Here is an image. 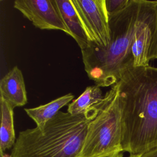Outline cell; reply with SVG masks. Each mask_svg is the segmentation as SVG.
Returning a JSON list of instances; mask_svg holds the SVG:
<instances>
[{
	"label": "cell",
	"instance_id": "4fadbf2b",
	"mask_svg": "<svg viewBox=\"0 0 157 157\" xmlns=\"http://www.w3.org/2000/svg\"><path fill=\"white\" fill-rule=\"evenodd\" d=\"M129 0H105L107 11L109 17L118 13L128 4Z\"/></svg>",
	"mask_w": 157,
	"mask_h": 157
},
{
	"label": "cell",
	"instance_id": "52a82bcc",
	"mask_svg": "<svg viewBox=\"0 0 157 157\" xmlns=\"http://www.w3.org/2000/svg\"><path fill=\"white\" fill-rule=\"evenodd\" d=\"M13 7L36 28L60 30L70 36L55 0H16Z\"/></svg>",
	"mask_w": 157,
	"mask_h": 157
},
{
	"label": "cell",
	"instance_id": "277c9868",
	"mask_svg": "<svg viewBox=\"0 0 157 157\" xmlns=\"http://www.w3.org/2000/svg\"><path fill=\"white\" fill-rule=\"evenodd\" d=\"M121 117L117 82L106 92L90 121L80 157H107L123 152Z\"/></svg>",
	"mask_w": 157,
	"mask_h": 157
},
{
	"label": "cell",
	"instance_id": "2e32d148",
	"mask_svg": "<svg viewBox=\"0 0 157 157\" xmlns=\"http://www.w3.org/2000/svg\"><path fill=\"white\" fill-rule=\"evenodd\" d=\"M1 157H11L10 155H8L7 154L5 153V152H1V155H0Z\"/></svg>",
	"mask_w": 157,
	"mask_h": 157
},
{
	"label": "cell",
	"instance_id": "3957f363",
	"mask_svg": "<svg viewBox=\"0 0 157 157\" xmlns=\"http://www.w3.org/2000/svg\"><path fill=\"white\" fill-rule=\"evenodd\" d=\"M90 120L59 111L42 129L19 132L11 157H80Z\"/></svg>",
	"mask_w": 157,
	"mask_h": 157
},
{
	"label": "cell",
	"instance_id": "8992f818",
	"mask_svg": "<svg viewBox=\"0 0 157 157\" xmlns=\"http://www.w3.org/2000/svg\"><path fill=\"white\" fill-rule=\"evenodd\" d=\"M89 44L107 47L110 40L105 0H71Z\"/></svg>",
	"mask_w": 157,
	"mask_h": 157
},
{
	"label": "cell",
	"instance_id": "ba28073f",
	"mask_svg": "<svg viewBox=\"0 0 157 157\" xmlns=\"http://www.w3.org/2000/svg\"><path fill=\"white\" fill-rule=\"evenodd\" d=\"M1 98L13 109L27 103L26 90L21 71L14 66L0 80Z\"/></svg>",
	"mask_w": 157,
	"mask_h": 157
},
{
	"label": "cell",
	"instance_id": "9c48e42d",
	"mask_svg": "<svg viewBox=\"0 0 157 157\" xmlns=\"http://www.w3.org/2000/svg\"><path fill=\"white\" fill-rule=\"evenodd\" d=\"M70 36L77 42L81 50L86 48L89 41L71 0H55Z\"/></svg>",
	"mask_w": 157,
	"mask_h": 157
},
{
	"label": "cell",
	"instance_id": "e0dca14e",
	"mask_svg": "<svg viewBox=\"0 0 157 157\" xmlns=\"http://www.w3.org/2000/svg\"><path fill=\"white\" fill-rule=\"evenodd\" d=\"M128 157H140L139 155H129Z\"/></svg>",
	"mask_w": 157,
	"mask_h": 157
},
{
	"label": "cell",
	"instance_id": "9a60e30c",
	"mask_svg": "<svg viewBox=\"0 0 157 157\" xmlns=\"http://www.w3.org/2000/svg\"><path fill=\"white\" fill-rule=\"evenodd\" d=\"M107 157H123V155L122 152L121 153H117L113 154Z\"/></svg>",
	"mask_w": 157,
	"mask_h": 157
},
{
	"label": "cell",
	"instance_id": "7c38bea8",
	"mask_svg": "<svg viewBox=\"0 0 157 157\" xmlns=\"http://www.w3.org/2000/svg\"><path fill=\"white\" fill-rule=\"evenodd\" d=\"M101 87L95 85L87 86L85 91L68 105L67 112L73 115H85L103 99Z\"/></svg>",
	"mask_w": 157,
	"mask_h": 157
},
{
	"label": "cell",
	"instance_id": "7a4b0ae2",
	"mask_svg": "<svg viewBox=\"0 0 157 157\" xmlns=\"http://www.w3.org/2000/svg\"><path fill=\"white\" fill-rule=\"evenodd\" d=\"M139 3L140 0H129L124 9L109 17L110 40L107 47L90 43L81 50L85 71L95 85L112 86L124 70L133 66L131 46Z\"/></svg>",
	"mask_w": 157,
	"mask_h": 157
},
{
	"label": "cell",
	"instance_id": "6da1fadb",
	"mask_svg": "<svg viewBox=\"0 0 157 157\" xmlns=\"http://www.w3.org/2000/svg\"><path fill=\"white\" fill-rule=\"evenodd\" d=\"M117 83L123 152L140 156L157 147V67L131 66Z\"/></svg>",
	"mask_w": 157,
	"mask_h": 157
},
{
	"label": "cell",
	"instance_id": "5b68a950",
	"mask_svg": "<svg viewBox=\"0 0 157 157\" xmlns=\"http://www.w3.org/2000/svg\"><path fill=\"white\" fill-rule=\"evenodd\" d=\"M131 53L133 67L148 66L157 59V1L140 0Z\"/></svg>",
	"mask_w": 157,
	"mask_h": 157
},
{
	"label": "cell",
	"instance_id": "8fae6325",
	"mask_svg": "<svg viewBox=\"0 0 157 157\" xmlns=\"http://www.w3.org/2000/svg\"><path fill=\"white\" fill-rule=\"evenodd\" d=\"M1 123L0 128V150L5 152L13 148L15 139L13 123V108L0 97Z\"/></svg>",
	"mask_w": 157,
	"mask_h": 157
},
{
	"label": "cell",
	"instance_id": "5bb4252c",
	"mask_svg": "<svg viewBox=\"0 0 157 157\" xmlns=\"http://www.w3.org/2000/svg\"><path fill=\"white\" fill-rule=\"evenodd\" d=\"M140 157H157V147L142 154Z\"/></svg>",
	"mask_w": 157,
	"mask_h": 157
},
{
	"label": "cell",
	"instance_id": "30bf717a",
	"mask_svg": "<svg viewBox=\"0 0 157 157\" xmlns=\"http://www.w3.org/2000/svg\"><path fill=\"white\" fill-rule=\"evenodd\" d=\"M74 98V96L72 94L68 93L46 104L34 108L25 109V111L36 123V127L42 129L46 123L52 119L62 107L69 104Z\"/></svg>",
	"mask_w": 157,
	"mask_h": 157
}]
</instances>
